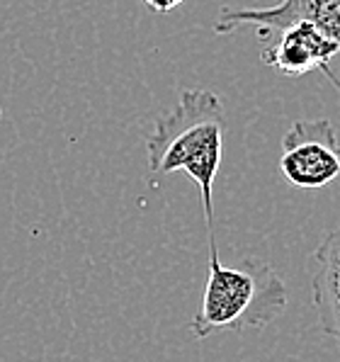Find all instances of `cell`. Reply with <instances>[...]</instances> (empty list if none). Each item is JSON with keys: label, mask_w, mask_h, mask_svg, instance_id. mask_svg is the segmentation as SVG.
<instances>
[{"label": "cell", "mask_w": 340, "mask_h": 362, "mask_svg": "<svg viewBox=\"0 0 340 362\" xmlns=\"http://www.w3.org/2000/svg\"><path fill=\"white\" fill-rule=\"evenodd\" d=\"M226 129L221 98L207 88H189L182 90L175 107L156 117L153 129L143 139L153 175L185 173L199 187L209 236H214V180L224 156Z\"/></svg>", "instance_id": "obj_1"}, {"label": "cell", "mask_w": 340, "mask_h": 362, "mask_svg": "<svg viewBox=\"0 0 340 362\" xmlns=\"http://www.w3.org/2000/svg\"><path fill=\"white\" fill-rule=\"evenodd\" d=\"M287 309V285L270 263L243 258L238 265L219 260L216 238L209 236V277L199 309L192 316L194 338L211 333L265 328Z\"/></svg>", "instance_id": "obj_2"}, {"label": "cell", "mask_w": 340, "mask_h": 362, "mask_svg": "<svg viewBox=\"0 0 340 362\" xmlns=\"http://www.w3.org/2000/svg\"><path fill=\"white\" fill-rule=\"evenodd\" d=\"M282 177L299 190H321L340 177V144L331 119H297L282 136Z\"/></svg>", "instance_id": "obj_3"}, {"label": "cell", "mask_w": 340, "mask_h": 362, "mask_svg": "<svg viewBox=\"0 0 340 362\" xmlns=\"http://www.w3.org/2000/svg\"><path fill=\"white\" fill-rule=\"evenodd\" d=\"M292 20L311 22L338 47V59L326 81L340 93V0H280L267 8H221L211 30L216 37H224L243 27H255V35H265Z\"/></svg>", "instance_id": "obj_4"}, {"label": "cell", "mask_w": 340, "mask_h": 362, "mask_svg": "<svg viewBox=\"0 0 340 362\" xmlns=\"http://www.w3.org/2000/svg\"><path fill=\"white\" fill-rule=\"evenodd\" d=\"M255 37L263 44V64L289 78H299L314 71H321L326 76L338 59L336 44L306 20H292L277 30Z\"/></svg>", "instance_id": "obj_5"}, {"label": "cell", "mask_w": 340, "mask_h": 362, "mask_svg": "<svg viewBox=\"0 0 340 362\" xmlns=\"http://www.w3.org/2000/svg\"><path fill=\"white\" fill-rule=\"evenodd\" d=\"M311 297L326 336L340 350V226L311 255Z\"/></svg>", "instance_id": "obj_6"}, {"label": "cell", "mask_w": 340, "mask_h": 362, "mask_svg": "<svg viewBox=\"0 0 340 362\" xmlns=\"http://www.w3.org/2000/svg\"><path fill=\"white\" fill-rule=\"evenodd\" d=\"M143 3H146L153 13H170V10H175L177 5L185 3V0H143Z\"/></svg>", "instance_id": "obj_7"}, {"label": "cell", "mask_w": 340, "mask_h": 362, "mask_svg": "<svg viewBox=\"0 0 340 362\" xmlns=\"http://www.w3.org/2000/svg\"><path fill=\"white\" fill-rule=\"evenodd\" d=\"M0 117H3V105H0Z\"/></svg>", "instance_id": "obj_8"}]
</instances>
